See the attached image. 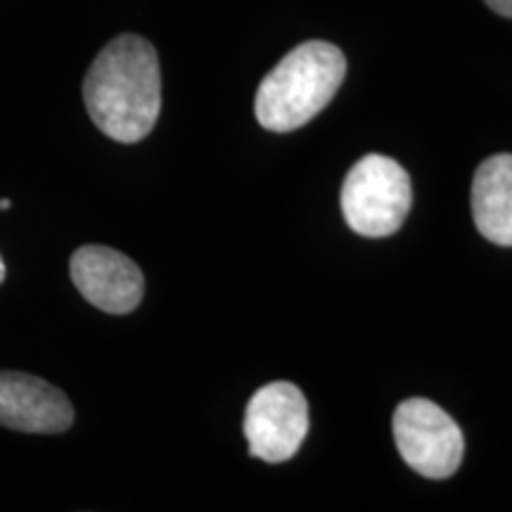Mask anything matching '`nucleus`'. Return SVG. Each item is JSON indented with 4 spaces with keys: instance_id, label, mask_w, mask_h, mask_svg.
<instances>
[{
    "instance_id": "nucleus-1",
    "label": "nucleus",
    "mask_w": 512,
    "mask_h": 512,
    "mask_svg": "<svg viewBox=\"0 0 512 512\" xmlns=\"http://www.w3.org/2000/svg\"><path fill=\"white\" fill-rule=\"evenodd\" d=\"M83 100L93 124L117 143H138L162 110L157 50L136 34L107 43L83 81Z\"/></svg>"
},
{
    "instance_id": "nucleus-2",
    "label": "nucleus",
    "mask_w": 512,
    "mask_h": 512,
    "mask_svg": "<svg viewBox=\"0 0 512 512\" xmlns=\"http://www.w3.org/2000/svg\"><path fill=\"white\" fill-rule=\"evenodd\" d=\"M347 76L342 50L325 41H306L275 64L256 91V119L275 133L309 124L328 107Z\"/></svg>"
},
{
    "instance_id": "nucleus-3",
    "label": "nucleus",
    "mask_w": 512,
    "mask_h": 512,
    "mask_svg": "<svg viewBox=\"0 0 512 512\" xmlns=\"http://www.w3.org/2000/svg\"><path fill=\"white\" fill-rule=\"evenodd\" d=\"M411 202V176L392 157L366 155L344 178V219L354 233L366 238H387L396 233L411 211Z\"/></svg>"
},
{
    "instance_id": "nucleus-4",
    "label": "nucleus",
    "mask_w": 512,
    "mask_h": 512,
    "mask_svg": "<svg viewBox=\"0 0 512 512\" xmlns=\"http://www.w3.org/2000/svg\"><path fill=\"white\" fill-rule=\"evenodd\" d=\"M394 439L401 458L418 475L446 479L460 467L465 439L456 420L430 399H406L394 413Z\"/></svg>"
},
{
    "instance_id": "nucleus-5",
    "label": "nucleus",
    "mask_w": 512,
    "mask_h": 512,
    "mask_svg": "<svg viewBox=\"0 0 512 512\" xmlns=\"http://www.w3.org/2000/svg\"><path fill=\"white\" fill-rule=\"evenodd\" d=\"M309 432V403L292 382H271L247 403L245 437L249 453L266 463H285Z\"/></svg>"
},
{
    "instance_id": "nucleus-6",
    "label": "nucleus",
    "mask_w": 512,
    "mask_h": 512,
    "mask_svg": "<svg viewBox=\"0 0 512 512\" xmlns=\"http://www.w3.org/2000/svg\"><path fill=\"white\" fill-rule=\"evenodd\" d=\"M69 275L83 299L105 313L126 316L143 302V271L112 247L86 245L76 249L69 261Z\"/></svg>"
},
{
    "instance_id": "nucleus-7",
    "label": "nucleus",
    "mask_w": 512,
    "mask_h": 512,
    "mask_svg": "<svg viewBox=\"0 0 512 512\" xmlns=\"http://www.w3.org/2000/svg\"><path fill=\"white\" fill-rule=\"evenodd\" d=\"M74 422V406L62 389L27 373L0 370V425L15 432L60 434Z\"/></svg>"
},
{
    "instance_id": "nucleus-8",
    "label": "nucleus",
    "mask_w": 512,
    "mask_h": 512,
    "mask_svg": "<svg viewBox=\"0 0 512 512\" xmlns=\"http://www.w3.org/2000/svg\"><path fill=\"white\" fill-rule=\"evenodd\" d=\"M472 216L486 240L512 247V155H494L479 164L472 181Z\"/></svg>"
},
{
    "instance_id": "nucleus-9",
    "label": "nucleus",
    "mask_w": 512,
    "mask_h": 512,
    "mask_svg": "<svg viewBox=\"0 0 512 512\" xmlns=\"http://www.w3.org/2000/svg\"><path fill=\"white\" fill-rule=\"evenodd\" d=\"M486 5L501 17L512 19V0H486Z\"/></svg>"
},
{
    "instance_id": "nucleus-10",
    "label": "nucleus",
    "mask_w": 512,
    "mask_h": 512,
    "mask_svg": "<svg viewBox=\"0 0 512 512\" xmlns=\"http://www.w3.org/2000/svg\"><path fill=\"white\" fill-rule=\"evenodd\" d=\"M5 273L8 271H5V261H3V256H0V285L5 283Z\"/></svg>"
},
{
    "instance_id": "nucleus-11",
    "label": "nucleus",
    "mask_w": 512,
    "mask_h": 512,
    "mask_svg": "<svg viewBox=\"0 0 512 512\" xmlns=\"http://www.w3.org/2000/svg\"><path fill=\"white\" fill-rule=\"evenodd\" d=\"M0 209L8 211L10 209V200H0Z\"/></svg>"
}]
</instances>
